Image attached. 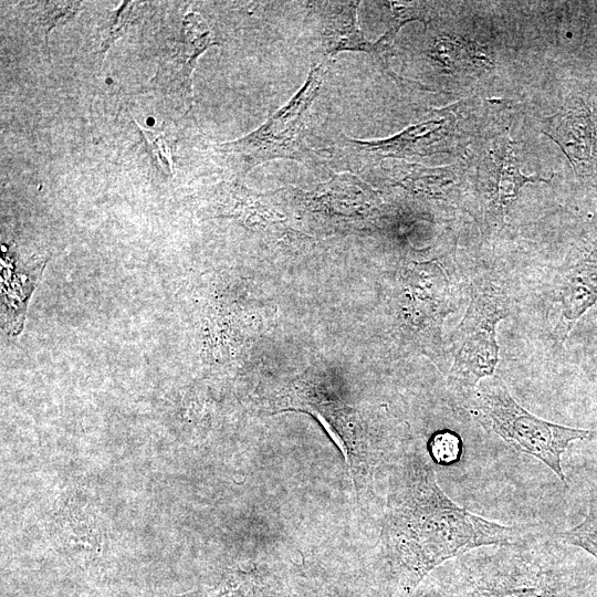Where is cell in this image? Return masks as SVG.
<instances>
[{
    "label": "cell",
    "mask_w": 597,
    "mask_h": 597,
    "mask_svg": "<svg viewBox=\"0 0 597 597\" xmlns=\"http://www.w3.org/2000/svg\"><path fill=\"white\" fill-rule=\"evenodd\" d=\"M358 1H335L324 3L322 18V46L326 54L335 55L344 51L370 53L379 59L375 43L368 42L357 22Z\"/></svg>",
    "instance_id": "10"
},
{
    "label": "cell",
    "mask_w": 597,
    "mask_h": 597,
    "mask_svg": "<svg viewBox=\"0 0 597 597\" xmlns=\"http://www.w3.org/2000/svg\"><path fill=\"white\" fill-rule=\"evenodd\" d=\"M588 439L597 440V428L595 430L590 431V434H589Z\"/></svg>",
    "instance_id": "22"
},
{
    "label": "cell",
    "mask_w": 597,
    "mask_h": 597,
    "mask_svg": "<svg viewBox=\"0 0 597 597\" xmlns=\"http://www.w3.org/2000/svg\"><path fill=\"white\" fill-rule=\"evenodd\" d=\"M510 313L503 291L491 282L475 283L467 312L453 338L452 383L463 391L475 390L493 376L499 360L496 324Z\"/></svg>",
    "instance_id": "5"
},
{
    "label": "cell",
    "mask_w": 597,
    "mask_h": 597,
    "mask_svg": "<svg viewBox=\"0 0 597 597\" xmlns=\"http://www.w3.org/2000/svg\"><path fill=\"white\" fill-rule=\"evenodd\" d=\"M144 3L135 1H123L122 4L112 11H107L101 25L100 52L105 53L122 38L130 27L136 24L143 17Z\"/></svg>",
    "instance_id": "15"
},
{
    "label": "cell",
    "mask_w": 597,
    "mask_h": 597,
    "mask_svg": "<svg viewBox=\"0 0 597 597\" xmlns=\"http://www.w3.org/2000/svg\"><path fill=\"white\" fill-rule=\"evenodd\" d=\"M217 44L202 17L189 12L184 18L180 38L165 49L151 83L191 109L192 73L197 61L208 48Z\"/></svg>",
    "instance_id": "7"
},
{
    "label": "cell",
    "mask_w": 597,
    "mask_h": 597,
    "mask_svg": "<svg viewBox=\"0 0 597 597\" xmlns=\"http://www.w3.org/2000/svg\"><path fill=\"white\" fill-rule=\"evenodd\" d=\"M578 597H597V594L596 593H589V591H584L582 595H579Z\"/></svg>",
    "instance_id": "21"
},
{
    "label": "cell",
    "mask_w": 597,
    "mask_h": 597,
    "mask_svg": "<svg viewBox=\"0 0 597 597\" xmlns=\"http://www.w3.org/2000/svg\"><path fill=\"white\" fill-rule=\"evenodd\" d=\"M325 70L314 65L300 91L290 102L250 134L216 145L242 174L274 159H291L316 167L318 158L305 143L306 118L321 90Z\"/></svg>",
    "instance_id": "4"
},
{
    "label": "cell",
    "mask_w": 597,
    "mask_h": 597,
    "mask_svg": "<svg viewBox=\"0 0 597 597\" xmlns=\"http://www.w3.org/2000/svg\"><path fill=\"white\" fill-rule=\"evenodd\" d=\"M473 418L514 449L531 454L549 468L566 485L562 455L575 440L589 438L590 430L549 422L523 408L498 376L482 379L468 400Z\"/></svg>",
    "instance_id": "3"
},
{
    "label": "cell",
    "mask_w": 597,
    "mask_h": 597,
    "mask_svg": "<svg viewBox=\"0 0 597 597\" xmlns=\"http://www.w3.org/2000/svg\"><path fill=\"white\" fill-rule=\"evenodd\" d=\"M491 157V207L501 217L505 214L517 199L525 184L536 181L548 182L549 180L538 175L525 176L521 172L514 143L507 137L499 138L494 142Z\"/></svg>",
    "instance_id": "11"
},
{
    "label": "cell",
    "mask_w": 597,
    "mask_h": 597,
    "mask_svg": "<svg viewBox=\"0 0 597 597\" xmlns=\"http://www.w3.org/2000/svg\"><path fill=\"white\" fill-rule=\"evenodd\" d=\"M81 9L80 1H41L30 8L33 24L43 33L49 57L51 30L74 19Z\"/></svg>",
    "instance_id": "14"
},
{
    "label": "cell",
    "mask_w": 597,
    "mask_h": 597,
    "mask_svg": "<svg viewBox=\"0 0 597 597\" xmlns=\"http://www.w3.org/2000/svg\"><path fill=\"white\" fill-rule=\"evenodd\" d=\"M555 538L584 549L597 562V488L591 491L585 519L568 531L555 533Z\"/></svg>",
    "instance_id": "16"
},
{
    "label": "cell",
    "mask_w": 597,
    "mask_h": 597,
    "mask_svg": "<svg viewBox=\"0 0 597 597\" xmlns=\"http://www.w3.org/2000/svg\"><path fill=\"white\" fill-rule=\"evenodd\" d=\"M408 597H452L448 590L442 589H420L418 588Z\"/></svg>",
    "instance_id": "20"
},
{
    "label": "cell",
    "mask_w": 597,
    "mask_h": 597,
    "mask_svg": "<svg viewBox=\"0 0 597 597\" xmlns=\"http://www.w3.org/2000/svg\"><path fill=\"white\" fill-rule=\"evenodd\" d=\"M398 476L389 501L386 541L401 597L410 596L432 569L451 558L482 546L512 544L538 530L500 524L458 505L420 457H410Z\"/></svg>",
    "instance_id": "1"
},
{
    "label": "cell",
    "mask_w": 597,
    "mask_h": 597,
    "mask_svg": "<svg viewBox=\"0 0 597 597\" xmlns=\"http://www.w3.org/2000/svg\"><path fill=\"white\" fill-rule=\"evenodd\" d=\"M396 184L432 196H441L454 181L452 167L428 168L417 164H395L384 167Z\"/></svg>",
    "instance_id": "13"
},
{
    "label": "cell",
    "mask_w": 597,
    "mask_h": 597,
    "mask_svg": "<svg viewBox=\"0 0 597 597\" xmlns=\"http://www.w3.org/2000/svg\"><path fill=\"white\" fill-rule=\"evenodd\" d=\"M536 530L492 552L468 553L448 589L452 597H578L585 587Z\"/></svg>",
    "instance_id": "2"
},
{
    "label": "cell",
    "mask_w": 597,
    "mask_h": 597,
    "mask_svg": "<svg viewBox=\"0 0 597 597\" xmlns=\"http://www.w3.org/2000/svg\"><path fill=\"white\" fill-rule=\"evenodd\" d=\"M430 55L450 72H479L494 65L485 48L461 36H441L430 50Z\"/></svg>",
    "instance_id": "12"
},
{
    "label": "cell",
    "mask_w": 597,
    "mask_h": 597,
    "mask_svg": "<svg viewBox=\"0 0 597 597\" xmlns=\"http://www.w3.org/2000/svg\"><path fill=\"white\" fill-rule=\"evenodd\" d=\"M144 138L147 143L150 156L167 170L168 174L171 172V157L170 150L167 146L166 140L163 136H159L153 132L142 129Z\"/></svg>",
    "instance_id": "19"
},
{
    "label": "cell",
    "mask_w": 597,
    "mask_h": 597,
    "mask_svg": "<svg viewBox=\"0 0 597 597\" xmlns=\"http://www.w3.org/2000/svg\"><path fill=\"white\" fill-rule=\"evenodd\" d=\"M385 4L390 9L391 20L388 31L383 36L391 43L407 22L421 21L427 24L429 21L428 11L420 2L388 1Z\"/></svg>",
    "instance_id": "17"
},
{
    "label": "cell",
    "mask_w": 597,
    "mask_h": 597,
    "mask_svg": "<svg viewBox=\"0 0 597 597\" xmlns=\"http://www.w3.org/2000/svg\"><path fill=\"white\" fill-rule=\"evenodd\" d=\"M556 295L567 333L597 302V247L559 272Z\"/></svg>",
    "instance_id": "9"
},
{
    "label": "cell",
    "mask_w": 597,
    "mask_h": 597,
    "mask_svg": "<svg viewBox=\"0 0 597 597\" xmlns=\"http://www.w3.org/2000/svg\"><path fill=\"white\" fill-rule=\"evenodd\" d=\"M545 128L542 132L561 147L577 172L591 164L596 129L593 116L584 104L577 102L549 117Z\"/></svg>",
    "instance_id": "8"
},
{
    "label": "cell",
    "mask_w": 597,
    "mask_h": 597,
    "mask_svg": "<svg viewBox=\"0 0 597 597\" xmlns=\"http://www.w3.org/2000/svg\"><path fill=\"white\" fill-rule=\"evenodd\" d=\"M448 129L446 119L428 121L386 139L357 140L339 137L327 151L338 169L360 170L385 158L406 159L441 151L439 144Z\"/></svg>",
    "instance_id": "6"
},
{
    "label": "cell",
    "mask_w": 597,
    "mask_h": 597,
    "mask_svg": "<svg viewBox=\"0 0 597 597\" xmlns=\"http://www.w3.org/2000/svg\"><path fill=\"white\" fill-rule=\"evenodd\" d=\"M428 447L433 461L443 465L457 462L462 453L460 437L449 430L436 432L431 437Z\"/></svg>",
    "instance_id": "18"
}]
</instances>
